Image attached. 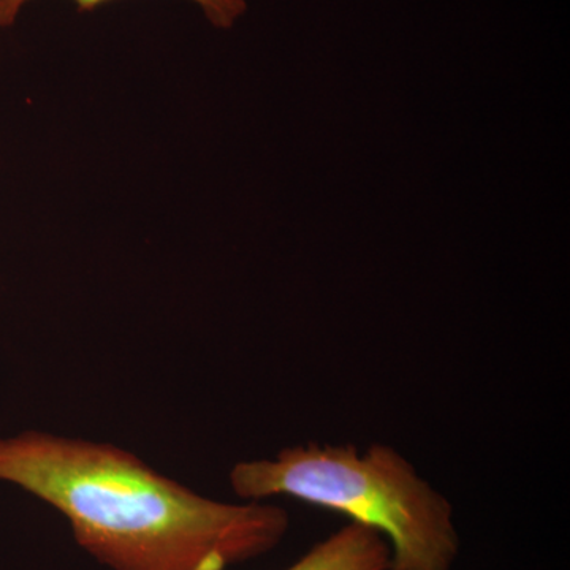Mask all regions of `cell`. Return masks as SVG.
Masks as SVG:
<instances>
[{"label": "cell", "instance_id": "3957f363", "mask_svg": "<svg viewBox=\"0 0 570 570\" xmlns=\"http://www.w3.org/2000/svg\"><path fill=\"white\" fill-rule=\"evenodd\" d=\"M390 562L384 535L351 521L285 570H390Z\"/></svg>", "mask_w": 570, "mask_h": 570}, {"label": "cell", "instance_id": "277c9868", "mask_svg": "<svg viewBox=\"0 0 570 570\" xmlns=\"http://www.w3.org/2000/svg\"><path fill=\"white\" fill-rule=\"evenodd\" d=\"M28 2L29 0H0V28H9L13 24L22 7ZM73 2L77 3L78 10L86 11L94 10L108 0H73ZM194 2L202 7L208 21L220 29L232 28L247 9L245 0H194Z\"/></svg>", "mask_w": 570, "mask_h": 570}, {"label": "cell", "instance_id": "7a4b0ae2", "mask_svg": "<svg viewBox=\"0 0 570 570\" xmlns=\"http://www.w3.org/2000/svg\"><path fill=\"white\" fill-rule=\"evenodd\" d=\"M228 482L243 501L292 498L377 531L392 551L390 570H452L460 554L452 502L390 444L291 445L239 461Z\"/></svg>", "mask_w": 570, "mask_h": 570}, {"label": "cell", "instance_id": "6da1fadb", "mask_svg": "<svg viewBox=\"0 0 570 570\" xmlns=\"http://www.w3.org/2000/svg\"><path fill=\"white\" fill-rule=\"evenodd\" d=\"M0 482L58 510L110 570H227L275 550L291 528L279 505L217 501L130 450L48 431L0 436Z\"/></svg>", "mask_w": 570, "mask_h": 570}]
</instances>
